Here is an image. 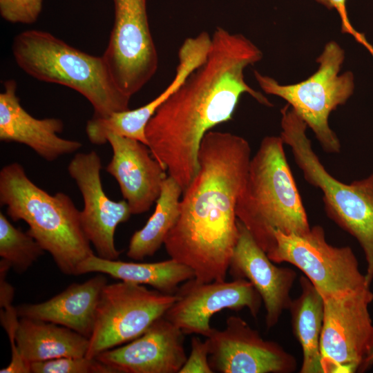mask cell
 Returning <instances> with one entry per match:
<instances>
[{"mask_svg":"<svg viewBox=\"0 0 373 373\" xmlns=\"http://www.w3.org/2000/svg\"><path fill=\"white\" fill-rule=\"evenodd\" d=\"M261 50L241 34L218 27L205 61L157 109L145 129L152 155L184 191L199 170L205 134L232 119L240 97L248 93L271 103L245 82V69L259 61Z\"/></svg>","mask_w":373,"mask_h":373,"instance_id":"cell-1","label":"cell"},{"mask_svg":"<svg viewBox=\"0 0 373 373\" xmlns=\"http://www.w3.org/2000/svg\"><path fill=\"white\" fill-rule=\"evenodd\" d=\"M251 160L244 137L209 131L199 153V170L183 191L178 219L164 245L200 282L226 280L238 238L236 207Z\"/></svg>","mask_w":373,"mask_h":373,"instance_id":"cell-2","label":"cell"},{"mask_svg":"<svg viewBox=\"0 0 373 373\" xmlns=\"http://www.w3.org/2000/svg\"><path fill=\"white\" fill-rule=\"evenodd\" d=\"M0 203L13 221L27 223L26 232L50 254L63 274L78 276L80 264L95 254L82 228L80 211L70 197L41 189L17 162L1 169Z\"/></svg>","mask_w":373,"mask_h":373,"instance_id":"cell-3","label":"cell"},{"mask_svg":"<svg viewBox=\"0 0 373 373\" xmlns=\"http://www.w3.org/2000/svg\"><path fill=\"white\" fill-rule=\"evenodd\" d=\"M236 214L267 254L275 247V231L304 234L310 230L280 136L264 137L251 158Z\"/></svg>","mask_w":373,"mask_h":373,"instance_id":"cell-4","label":"cell"},{"mask_svg":"<svg viewBox=\"0 0 373 373\" xmlns=\"http://www.w3.org/2000/svg\"><path fill=\"white\" fill-rule=\"evenodd\" d=\"M12 52L17 66L30 77L83 95L93 106L95 117L129 109L131 97L116 85L102 56L83 52L40 30L17 35Z\"/></svg>","mask_w":373,"mask_h":373,"instance_id":"cell-5","label":"cell"},{"mask_svg":"<svg viewBox=\"0 0 373 373\" xmlns=\"http://www.w3.org/2000/svg\"><path fill=\"white\" fill-rule=\"evenodd\" d=\"M280 137L291 151L305 180L321 189L327 215L360 244L367 261V281L373 279V172L347 184L325 169L307 137L306 123L289 104L281 109Z\"/></svg>","mask_w":373,"mask_h":373,"instance_id":"cell-6","label":"cell"},{"mask_svg":"<svg viewBox=\"0 0 373 373\" xmlns=\"http://www.w3.org/2000/svg\"><path fill=\"white\" fill-rule=\"evenodd\" d=\"M345 59L343 48L335 41L328 42L318 57V70L300 82L281 85L274 79L255 70L254 76L262 90L285 99L314 132L323 149L338 153L340 141L329 126L330 113L345 104L353 94L354 75H339Z\"/></svg>","mask_w":373,"mask_h":373,"instance_id":"cell-7","label":"cell"},{"mask_svg":"<svg viewBox=\"0 0 373 373\" xmlns=\"http://www.w3.org/2000/svg\"><path fill=\"white\" fill-rule=\"evenodd\" d=\"M276 245L267 254L276 263L288 262L301 270L323 298L370 287L350 247L329 245L321 226L304 234L274 232Z\"/></svg>","mask_w":373,"mask_h":373,"instance_id":"cell-8","label":"cell"},{"mask_svg":"<svg viewBox=\"0 0 373 373\" xmlns=\"http://www.w3.org/2000/svg\"><path fill=\"white\" fill-rule=\"evenodd\" d=\"M176 295L122 281L106 284L101 293L94 328L86 356L127 343L142 335L163 316Z\"/></svg>","mask_w":373,"mask_h":373,"instance_id":"cell-9","label":"cell"},{"mask_svg":"<svg viewBox=\"0 0 373 373\" xmlns=\"http://www.w3.org/2000/svg\"><path fill=\"white\" fill-rule=\"evenodd\" d=\"M114 22L102 55L114 82L132 97L155 74L158 55L150 31L146 0H113Z\"/></svg>","mask_w":373,"mask_h":373,"instance_id":"cell-10","label":"cell"},{"mask_svg":"<svg viewBox=\"0 0 373 373\" xmlns=\"http://www.w3.org/2000/svg\"><path fill=\"white\" fill-rule=\"evenodd\" d=\"M320 341L323 373L358 372L373 338L370 288L325 298Z\"/></svg>","mask_w":373,"mask_h":373,"instance_id":"cell-11","label":"cell"},{"mask_svg":"<svg viewBox=\"0 0 373 373\" xmlns=\"http://www.w3.org/2000/svg\"><path fill=\"white\" fill-rule=\"evenodd\" d=\"M175 294L177 298L164 316L184 334L206 338L213 328L210 319L216 313L246 307L256 317L262 302L253 285L245 278L204 283L193 278L184 282Z\"/></svg>","mask_w":373,"mask_h":373,"instance_id":"cell-12","label":"cell"},{"mask_svg":"<svg viewBox=\"0 0 373 373\" xmlns=\"http://www.w3.org/2000/svg\"><path fill=\"white\" fill-rule=\"evenodd\" d=\"M209 363L220 373H289L295 358L278 343L266 341L242 318L230 316L224 329L212 328L207 337Z\"/></svg>","mask_w":373,"mask_h":373,"instance_id":"cell-13","label":"cell"},{"mask_svg":"<svg viewBox=\"0 0 373 373\" xmlns=\"http://www.w3.org/2000/svg\"><path fill=\"white\" fill-rule=\"evenodd\" d=\"M101 169L99 155L90 151L77 153L68 164V172L82 195L81 222L96 255L104 259L117 260L120 252L115 245V229L132 214L125 200L114 201L106 195L102 184Z\"/></svg>","mask_w":373,"mask_h":373,"instance_id":"cell-14","label":"cell"},{"mask_svg":"<svg viewBox=\"0 0 373 373\" xmlns=\"http://www.w3.org/2000/svg\"><path fill=\"white\" fill-rule=\"evenodd\" d=\"M184 335L163 316L137 338L95 358L115 373H179L187 358Z\"/></svg>","mask_w":373,"mask_h":373,"instance_id":"cell-15","label":"cell"},{"mask_svg":"<svg viewBox=\"0 0 373 373\" xmlns=\"http://www.w3.org/2000/svg\"><path fill=\"white\" fill-rule=\"evenodd\" d=\"M238 238L228 273L233 279L248 280L260 294L266 309L265 323L274 327L292 299L290 291L296 273L287 267L274 265L267 253L256 243L248 229L238 219Z\"/></svg>","mask_w":373,"mask_h":373,"instance_id":"cell-16","label":"cell"},{"mask_svg":"<svg viewBox=\"0 0 373 373\" xmlns=\"http://www.w3.org/2000/svg\"><path fill=\"white\" fill-rule=\"evenodd\" d=\"M106 141L113 151L106 172L117 182L132 215L148 211L160 194L166 170L138 140L111 133Z\"/></svg>","mask_w":373,"mask_h":373,"instance_id":"cell-17","label":"cell"},{"mask_svg":"<svg viewBox=\"0 0 373 373\" xmlns=\"http://www.w3.org/2000/svg\"><path fill=\"white\" fill-rule=\"evenodd\" d=\"M17 82H3L0 93V140L26 145L45 160L52 162L62 155L76 152L82 146L77 140L58 135L64 123L58 118L37 119L21 105L17 93Z\"/></svg>","mask_w":373,"mask_h":373,"instance_id":"cell-18","label":"cell"},{"mask_svg":"<svg viewBox=\"0 0 373 373\" xmlns=\"http://www.w3.org/2000/svg\"><path fill=\"white\" fill-rule=\"evenodd\" d=\"M107 283L106 277L99 273L84 283L71 284L46 301L17 306L18 316L62 325L89 338L99 297Z\"/></svg>","mask_w":373,"mask_h":373,"instance_id":"cell-19","label":"cell"},{"mask_svg":"<svg viewBox=\"0 0 373 373\" xmlns=\"http://www.w3.org/2000/svg\"><path fill=\"white\" fill-rule=\"evenodd\" d=\"M18 351L29 364L62 357L86 356L89 338L62 325L20 318L15 333Z\"/></svg>","mask_w":373,"mask_h":373,"instance_id":"cell-20","label":"cell"},{"mask_svg":"<svg viewBox=\"0 0 373 373\" xmlns=\"http://www.w3.org/2000/svg\"><path fill=\"white\" fill-rule=\"evenodd\" d=\"M97 272L139 285H148L162 293L174 294L180 284L193 278V271L172 258L156 262L108 260L93 254L78 267L77 275Z\"/></svg>","mask_w":373,"mask_h":373,"instance_id":"cell-21","label":"cell"},{"mask_svg":"<svg viewBox=\"0 0 373 373\" xmlns=\"http://www.w3.org/2000/svg\"><path fill=\"white\" fill-rule=\"evenodd\" d=\"M301 293L289 310L293 333L303 351L300 373H323L320 350L324 318V299L311 281L302 276Z\"/></svg>","mask_w":373,"mask_h":373,"instance_id":"cell-22","label":"cell"},{"mask_svg":"<svg viewBox=\"0 0 373 373\" xmlns=\"http://www.w3.org/2000/svg\"><path fill=\"white\" fill-rule=\"evenodd\" d=\"M182 194L179 184L172 177L167 176L155 202L153 213L145 225L131 238L126 253L128 258L141 260L153 256L159 250L178 219Z\"/></svg>","mask_w":373,"mask_h":373,"instance_id":"cell-23","label":"cell"},{"mask_svg":"<svg viewBox=\"0 0 373 373\" xmlns=\"http://www.w3.org/2000/svg\"><path fill=\"white\" fill-rule=\"evenodd\" d=\"M45 251L27 232L15 227L0 212V256L18 274L26 271Z\"/></svg>","mask_w":373,"mask_h":373,"instance_id":"cell-24","label":"cell"},{"mask_svg":"<svg viewBox=\"0 0 373 373\" xmlns=\"http://www.w3.org/2000/svg\"><path fill=\"white\" fill-rule=\"evenodd\" d=\"M32 373H115L108 365L96 358L62 357L30 363Z\"/></svg>","mask_w":373,"mask_h":373,"instance_id":"cell-25","label":"cell"},{"mask_svg":"<svg viewBox=\"0 0 373 373\" xmlns=\"http://www.w3.org/2000/svg\"><path fill=\"white\" fill-rule=\"evenodd\" d=\"M1 309V322L5 328L11 345L12 357L7 367L0 370L1 373H30V364L25 361L20 355L15 341V333L19 319L17 308L8 305Z\"/></svg>","mask_w":373,"mask_h":373,"instance_id":"cell-26","label":"cell"},{"mask_svg":"<svg viewBox=\"0 0 373 373\" xmlns=\"http://www.w3.org/2000/svg\"><path fill=\"white\" fill-rule=\"evenodd\" d=\"M43 0H0V15L12 23L32 24L41 10Z\"/></svg>","mask_w":373,"mask_h":373,"instance_id":"cell-27","label":"cell"},{"mask_svg":"<svg viewBox=\"0 0 373 373\" xmlns=\"http://www.w3.org/2000/svg\"><path fill=\"white\" fill-rule=\"evenodd\" d=\"M209 346L207 340L199 337L191 340V352L179 373H213L209 363Z\"/></svg>","mask_w":373,"mask_h":373,"instance_id":"cell-28","label":"cell"},{"mask_svg":"<svg viewBox=\"0 0 373 373\" xmlns=\"http://www.w3.org/2000/svg\"><path fill=\"white\" fill-rule=\"evenodd\" d=\"M318 3L323 4L327 8L332 10L335 9L337 10L342 22V32L350 33L354 37V38L361 44H363L370 51L373 48L369 44L364 35L356 32L352 24L350 23L347 12L346 10L345 2L346 0H316Z\"/></svg>","mask_w":373,"mask_h":373,"instance_id":"cell-29","label":"cell"},{"mask_svg":"<svg viewBox=\"0 0 373 373\" xmlns=\"http://www.w3.org/2000/svg\"><path fill=\"white\" fill-rule=\"evenodd\" d=\"M373 365V338L367 352V354L360 367L358 372H364L372 367Z\"/></svg>","mask_w":373,"mask_h":373,"instance_id":"cell-30","label":"cell"}]
</instances>
